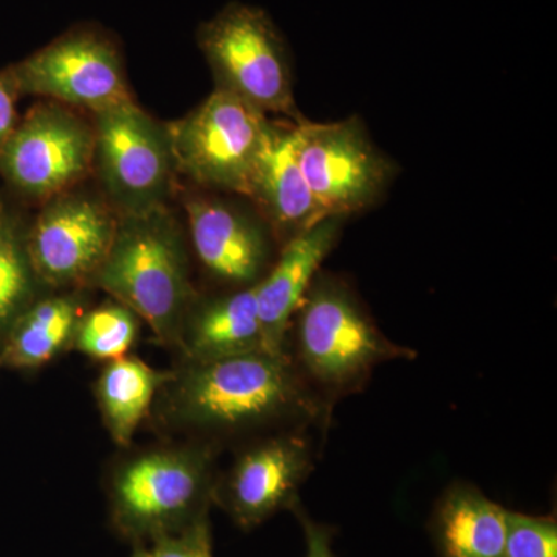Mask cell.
Segmentation results:
<instances>
[{
  "label": "cell",
  "instance_id": "obj_1",
  "mask_svg": "<svg viewBox=\"0 0 557 557\" xmlns=\"http://www.w3.org/2000/svg\"><path fill=\"white\" fill-rule=\"evenodd\" d=\"M157 398L159 413L170 426L223 438L325 429L333 410L288 354L269 350L182 361Z\"/></svg>",
  "mask_w": 557,
  "mask_h": 557
},
{
  "label": "cell",
  "instance_id": "obj_2",
  "mask_svg": "<svg viewBox=\"0 0 557 557\" xmlns=\"http://www.w3.org/2000/svg\"><path fill=\"white\" fill-rule=\"evenodd\" d=\"M287 354L311 388L335 406L368 386L380 366L417 358L381 332L346 282L318 273L289 324Z\"/></svg>",
  "mask_w": 557,
  "mask_h": 557
},
{
  "label": "cell",
  "instance_id": "obj_3",
  "mask_svg": "<svg viewBox=\"0 0 557 557\" xmlns=\"http://www.w3.org/2000/svg\"><path fill=\"white\" fill-rule=\"evenodd\" d=\"M91 282L141 318L160 344L177 347L183 319L197 298L182 234L164 208L120 215Z\"/></svg>",
  "mask_w": 557,
  "mask_h": 557
},
{
  "label": "cell",
  "instance_id": "obj_4",
  "mask_svg": "<svg viewBox=\"0 0 557 557\" xmlns=\"http://www.w3.org/2000/svg\"><path fill=\"white\" fill-rule=\"evenodd\" d=\"M212 443L164 446L129 458L113 472L110 519L124 537L152 542L208 515L214 502Z\"/></svg>",
  "mask_w": 557,
  "mask_h": 557
},
{
  "label": "cell",
  "instance_id": "obj_5",
  "mask_svg": "<svg viewBox=\"0 0 557 557\" xmlns=\"http://www.w3.org/2000/svg\"><path fill=\"white\" fill-rule=\"evenodd\" d=\"M200 50L218 89L231 91L262 113H282L300 123L284 39L258 7L233 2L203 22Z\"/></svg>",
  "mask_w": 557,
  "mask_h": 557
},
{
  "label": "cell",
  "instance_id": "obj_6",
  "mask_svg": "<svg viewBox=\"0 0 557 557\" xmlns=\"http://www.w3.org/2000/svg\"><path fill=\"white\" fill-rule=\"evenodd\" d=\"M269 126L265 113L215 87L203 104L168 126L175 168L208 188L249 196Z\"/></svg>",
  "mask_w": 557,
  "mask_h": 557
},
{
  "label": "cell",
  "instance_id": "obj_7",
  "mask_svg": "<svg viewBox=\"0 0 557 557\" xmlns=\"http://www.w3.org/2000/svg\"><path fill=\"white\" fill-rule=\"evenodd\" d=\"M94 164L120 215L164 208L175 168L168 126L134 101L95 113Z\"/></svg>",
  "mask_w": 557,
  "mask_h": 557
},
{
  "label": "cell",
  "instance_id": "obj_8",
  "mask_svg": "<svg viewBox=\"0 0 557 557\" xmlns=\"http://www.w3.org/2000/svg\"><path fill=\"white\" fill-rule=\"evenodd\" d=\"M296 156L311 193L327 218H343L375 203L394 166L370 141L357 116L336 123L295 124Z\"/></svg>",
  "mask_w": 557,
  "mask_h": 557
},
{
  "label": "cell",
  "instance_id": "obj_9",
  "mask_svg": "<svg viewBox=\"0 0 557 557\" xmlns=\"http://www.w3.org/2000/svg\"><path fill=\"white\" fill-rule=\"evenodd\" d=\"M7 73L20 95H39L94 113L132 100L119 46L97 28L70 30Z\"/></svg>",
  "mask_w": 557,
  "mask_h": 557
},
{
  "label": "cell",
  "instance_id": "obj_10",
  "mask_svg": "<svg viewBox=\"0 0 557 557\" xmlns=\"http://www.w3.org/2000/svg\"><path fill=\"white\" fill-rule=\"evenodd\" d=\"M310 429L271 432L240 450L215 483L214 502L249 530L299 502V490L317 463Z\"/></svg>",
  "mask_w": 557,
  "mask_h": 557
},
{
  "label": "cell",
  "instance_id": "obj_11",
  "mask_svg": "<svg viewBox=\"0 0 557 557\" xmlns=\"http://www.w3.org/2000/svg\"><path fill=\"white\" fill-rule=\"evenodd\" d=\"M95 132L60 102L35 106L0 149V172L25 196H61L94 164Z\"/></svg>",
  "mask_w": 557,
  "mask_h": 557
},
{
  "label": "cell",
  "instance_id": "obj_12",
  "mask_svg": "<svg viewBox=\"0 0 557 557\" xmlns=\"http://www.w3.org/2000/svg\"><path fill=\"white\" fill-rule=\"evenodd\" d=\"M119 218L100 200L65 194L40 212L27 248L40 284L65 288L94 281L115 237Z\"/></svg>",
  "mask_w": 557,
  "mask_h": 557
},
{
  "label": "cell",
  "instance_id": "obj_13",
  "mask_svg": "<svg viewBox=\"0 0 557 557\" xmlns=\"http://www.w3.org/2000/svg\"><path fill=\"white\" fill-rule=\"evenodd\" d=\"M186 211L194 251L212 276L237 288L265 276L271 247L262 225L220 200L190 199Z\"/></svg>",
  "mask_w": 557,
  "mask_h": 557
},
{
  "label": "cell",
  "instance_id": "obj_14",
  "mask_svg": "<svg viewBox=\"0 0 557 557\" xmlns=\"http://www.w3.org/2000/svg\"><path fill=\"white\" fill-rule=\"evenodd\" d=\"M343 218H325L293 237L265 276L256 284L263 346L271 354H287L289 324L314 281L322 262L338 244Z\"/></svg>",
  "mask_w": 557,
  "mask_h": 557
},
{
  "label": "cell",
  "instance_id": "obj_15",
  "mask_svg": "<svg viewBox=\"0 0 557 557\" xmlns=\"http://www.w3.org/2000/svg\"><path fill=\"white\" fill-rule=\"evenodd\" d=\"M248 197L258 201L284 245L327 218L300 170L295 124L270 121Z\"/></svg>",
  "mask_w": 557,
  "mask_h": 557
},
{
  "label": "cell",
  "instance_id": "obj_16",
  "mask_svg": "<svg viewBox=\"0 0 557 557\" xmlns=\"http://www.w3.org/2000/svg\"><path fill=\"white\" fill-rule=\"evenodd\" d=\"M175 348L182 361H211L265 350L256 285L194 300Z\"/></svg>",
  "mask_w": 557,
  "mask_h": 557
},
{
  "label": "cell",
  "instance_id": "obj_17",
  "mask_svg": "<svg viewBox=\"0 0 557 557\" xmlns=\"http://www.w3.org/2000/svg\"><path fill=\"white\" fill-rule=\"evenodd\" d=\"M508 509L478 487L456 483L440 497L432 516V536L440 557H502Z\"/></svg>",
  "mask_w": 557,
  "mask_h": 557
},
{
  "label": "cell",
  "instance_id": "obj_18",
  "mask_svg": "<svg viewBox=\"0 0 557 557\" xmlns=\"http://www.w3.org/2000/svg\"><path fill=\"white\" fill-rule=\"evenodd\" d=\"M83 304L75 295H57L33 302L0 344V369L30 372L44 368L72 347Z\"/></svg>",
  "mask_w": 557,
  "mask_h": 557
},
{
  "label": "cell",
  "instance_id": "obj_19",
  "mask_svg": "<svg viewBox=\"0 0 557 557\" xmlns=\"http://www.w3.org/2000/svg\"><path fill=\"white\" fill-rule=\"evenodd\" d=\"M170 379V370L150 368L129 355L104 366L95 381V398L102 423L116 445H131Z\"/></svg>",
  "mask_w": 557,
  "mask_h": 557
},
{
  "label": "cell",
  "instance_id": "obj_20",
  "mask_svg": "<svg viewBox=\"0 0 557 557\" xmlns=\"http://www.w3.org/2000/svg\"><path fill=\"white\" fill-rule=\"evenodd\" d=\"M40 287L27 234L0 211V344L17 318L40 298Z\"/></svg>",
  "mask_w": 557,
  "mask_h": 557
},
{
  "label": "cell",
  "instance_id": "obj_21",
  "mask_svg": "<svg viewBox=\"0 0 557 557\" xmlns=\"http://www.w3.org/2000/svg\"><path fill=\"white\" fill-rule=\"evenodd\" d=\"M138 336V317L120 302H109L84 311L72 347L98 361L127 357Z\"/></svg>",
  "mask_w": 557,
  "mask_h": 557
},
{
  "label": "cell",
  "instance_id": "obj_22",
  "mask_svg": "<svg viewBox=\"0 0 557 557\" xmlns=\"http://www.w3.org/2000/svg\"><path fill=\"white\" fill-rule=\"evenodd\" d=\"M502 557H557L555 516L508 511L507 539Z\"/></svg>",
  "mask_w": 557,
  "mask_h": 557
},
{
  "label": "cell",
  "instance_id": "obj_23",
  "mask_svg": "<svg viewBox=\"0 0 557 557\" xmlns=\"http://www.w3.org/2000/svg\"><path fill=\"white\" fill-rule=\"evenodd\" d=\"M148 555L149 557H214L209 516H203L175 533L153 539L150 542Z\"/></svg>",
  "mask_w": 557,
  "mask_h": 557
},
{
  "label": "cell",
  "instance_id": "obj_24",
  "mask_svg": "<svg viewBox=\"0 0 557 557\" xmlns=\"http://www.w3.org/2000/svg\"><path fill=\"white\" fill-rule=\"evenodd\" d=\"M302 527L306 537V557H336L333 552L335 530L325 523L317 522L307 515L300 500L292 508Z\"/></svg>",
  "mask_w": 557,
  "mask_h": 557
},
{
  "label": "cell",
  "instance_id": "obj_25",
  "mask_svg": "<svg viewBox=\"0 0 557 557\" xmlns=\"http://www.w3.org/2000/svg\"><path fill=\"white\" fill-rule=\"evenodd\" d=\"M17 90L9 73L0 72V149L10 138L17 124L16 100Z\"/></svg>",
  "mask_w": 557,
  "mask_h": 557
},
{
  "label": "cell",
  "instance_id": "obj_26",
  "mask_svg": "<svg viewBox=\"0 0 557 557\" xmlns=\"http://www.w3.org/2000/svg\"><path fill=\"white\" fill-rule=\"evenodd\" d=\"M131 557H149L148 548L137 547Z\"/></svg>",
  "mask_w": 557,
  "mask_h": 557
}]
</instances>
